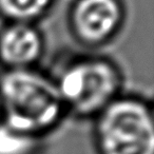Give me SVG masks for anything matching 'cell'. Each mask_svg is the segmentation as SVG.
Listing matches in <instances>:
<instances>
[{
    "label": "cell",
    "instance_id": "1",
    "mask_svg": "<svg viewBox=\"0 0 154 154\" xmlns=\"http://www.w3.org/2000/svg\"><path fill=\"white\" fill-rule=\"evenodd\" d=\"M2 122L43 138L66 117L53 77L38 68L3 70L0 74Z\"/></svg>",
    "mask_w": 154,
    "mask_h": 154
},
{
    "label": "cell",
    "instance_id": "6",
    "mask_svg": "<svg viewBox=\"0 0 154 154\" xmlns=\"http://www.w3.org/2000/svg\"><path fill=\"white\" fill-rule=\"evenodd\" d=\"M56 2L57 0H0V19L38 24L51 13Z\"/></svg>",
    "mask_w": 154,
    "mask_h": 154
},
{
    "label": "cell",
    "instance_id": "3",
    "mask_svg": "<svg viewBox=\"0 0 154 154\" xmlns=\"http://www.w3.org/2000/svg\"><path fill=\"white\" fill-rule=\"evenodd\" d=\"M98 154H154L152 103L137 94H120L92 119Z\"/></svg>",
    "mask_w": 154,
    "mask_h": 154
},
{
    "label": "cell",
    "instance_id": "2",
    "mask_svg": "<svg viewBox=\"0 0 154 154\" xmlns=\"http://www.w3.org/2000/svg\"><path fill=\"white\" fill-rule=\"evenodd\" d=\"M66 115L92 120L124 93L125 76L119 64L103 54L82 53L62 60L50 73Z\"/></svg>",
    "mask_w": 154,
    "mask_h": 154
},
{
    "label": "cell",
    "instance_id": "8",
    "mask_svg": "<svg viewBox=\"0 0 154 154\" xmlns=\"http://www.w3.org/2000/svg\"><path fill=\"white\" fill-rule=\"evenodd\" d=\"M0 122H2V105H1V99H0Z\"/></svg>",
    "mask_w": 154,
    "mask_h": 154
},
{
    "label": "cell",
    "instance_id": "5",
    "mask_svg": "<svg viewBox=\"0 0 154 154\" xmlns=\"http://www.w3.org/2000/svg\"><path fill=\"white\" fill-rule=\"evenodd\" d=\"M45 48V35L38 24L3 22L0 28V66L3 70L38 68Z\"/></svg>",
    "mask_w": 154,
    "mask_h": 154
},
{
    "label": "cell",
    "instance_id": "7",
    "mask_svg": "<svg viewBox=\"0 0 154 154\" xmlns=\"http://www.w3.org/2000/svg\"><path fill=\"white\" fill-rule=\"evenodd\" d=\"M42 138L26 134L0 122V154H38Z\"/></svg>",
    "mask_w": 154,
    "mask_h": 154
},
{
    "label": "cell",
    "instance_id": "4",
    "mask_svg": "<svg viewBox=\"0 0 154 154\" xmlns=\"http://www.w3.org/2000/svg\"><path fill=\"white\" fill-rule=\"evenodd\" d=\"M126 18L124 0H73L66 14V24L78 45L94 51L119 35Z\"/></svg>",
    "mask_w": 154,
    "mask_h": 154
}]
</instances>
